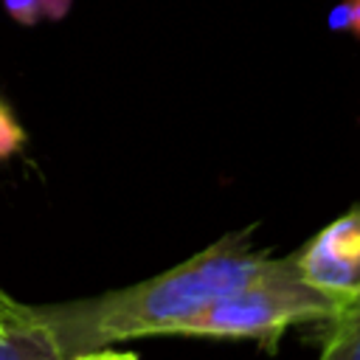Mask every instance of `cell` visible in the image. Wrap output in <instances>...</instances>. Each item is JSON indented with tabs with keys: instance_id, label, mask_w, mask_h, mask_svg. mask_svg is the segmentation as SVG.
Wrapping results in <instances>:
<instances>
[{
	"instance_id": "1",
	"label": "cell",
	"mask_w": 360,
	"mask_h": 360,
	"mask_svg": "<svg viewBox=\"0 0 360 360\" xmlns=\"http://www.w3.org/2000/svg\"><path fill=\"white\" fill-rule=\"evenodd\" d=\"M253 225L231 231L146 281L79 301L34 304V312L68 354L115 349L152 335H177L186 321L211 304L267 281L290 264V256L276 259L270 250L253 248Z\"/></svg>"
},
{
	"instance_id": "2",
	"label": "cell",
	"mask_w": 360,
	"mask_h": 360,
	"mask_svg": "<svg viewBox=\"0 0 360 360\" xmlns=\"http://www.w3.org/2000/svg\"><path fill=\"white\" fill-rule=\"evenodd\" d=\"M332 318L335 307L301 281L295 259L290 253V264L281 273L211 304L208 309L186 321L177 335L256 340L267 352H276L278 340L290 326L329 323Z\"/></svg>"
},
{
	"instance_id": "3",
	"label": "cell",
	"mask_w": 360,
	"mask_h": 360,
	"mask_svg": "<svg viewBox=\"0 0 360 360\" xmlns=\"http://www.w3.org/2000/svg\"><path fill=\"white\" fill-rule=\"evenodd\" d=\"M295 270L307 287L323 295L335 315L360 301V205L323 225L298 253Z\"/></svg>"
},
{
	"instance_id": "4",
	"label": "cell",
	"mask_w": 360,
	"mask_h": 360,
	"mask_svg": "<svg viewBox=\"0 0 360 360\" xmlns=\"http://www.w3.org/2000/svg\"><path fill=\"white\" fill-rule=\"evenodd\" d=\"M0 360H138L135 352L127 349H101V352H84V354H68L51 329L34 318L28 326H20L14 332H0Z\"/></svg>"
},
{
	"instance_id": "5",
	"label": "cell",
	"mask_w": 360,
	"mask_h": 360,
	"mask_svg": "<svg viewBox=\"0 0 360 360\" xmlns=\"http://www.w3.org/2000/svg\"><path fill=\"white\" fill-rule=\"evenodd\" d=\"M318 360H360V301L323 323Z\"/></svg>"
},
{
	"instance_id": "6",
	"label": "cell",
	"mask_w": 360,
	"mask_h": 360,
	"mask_svg": "<svg viewBox=\"0 0 360 360\" xmlns=\"http://www.w3.org/2000/svg\"><path fill=\"white\" fill-rule=\"evenodd\" d=\"M34 318H37L34 304H22L0 287V332H14L20 326H28Z\"/></svg>"
},
{
	"instance_id": "7",
	"label": "cell",
	"mask_w": 360,
	"mask_h": 360,
	"mask_svg": "<svg viewBox=\"0 0 360 360\" xmlns=\"http://www.w3.org/2000/svg\"><path fill=\"white\" fill-rule=\"evenodd\" d=\"M25 143V132L22 127L14 121V115L0 104V160H6L8 155L20 152V146Z\"/></svg>"
},
{
	"instance_id": "8",
	"label": "cell",
	"mask_w": 360,
	"mask_h": 360,
	"mask_svg": "<svg viewBox=\"0 0 360 360\" xmlns=\"http://www.w3.org/2000/svg\"><path fill=\"white\" fill-rule=\"evenodd\" d=\"M8 14L22 22V25H34L42 20V11H39V0H3Z\"/></svg>"
},
{
	"instance_id": "9",
	"label": "cell",
	"mask_w": 360,
	"mask_h": 360,
	"mask_svg": "<svg viewBox=\"0 0 360 360\" xmlns=\"http://www.w3.org/2000/svg\"><path fill=\"white\" fill-rule=\"evenodd\" d=\"M329 28H332V31L352 28V11H349V3H346V0L329 11Z\"/></svg>"
},
{
	"instance_id": "10",
	"label": "cell",
	"mask_w": 360,
	"mask_h": 360,
	"mask_svg": "<svg viewBox=\"0 0 360 360\" xmlns=\"http://www.w3.org/2000/svg\"><path fill=\"white\" fill-rule=\"evenodd\" d=\"M68 8H70V0H39V11H42V17H51V20L65 17Z\"/></svg>"
},
{
	"instance_id": "11",
	"label": "cell",
	"mask_w": 360,
	"mask_h": 360,
	"mask_svg": "<svg viewBox=\"0 0 360 360\" xmlns=\"http://www.w3.org/2000/svg\"><path fill=\"white\" fill-rule=\"evenodd\" d=\"M349 11H352V31L360 37V0H346Z\"/></svg>"
}]
</instances>
